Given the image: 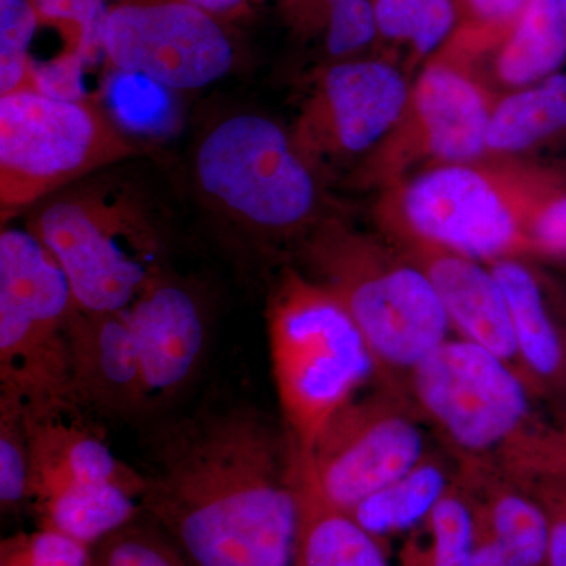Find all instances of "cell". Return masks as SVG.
<instances>
[{"label": "cell", "instance_id": "cell-13", "mask_svg": "<svg viewBox=\"0 0 566 566\" xmlns=\"http://www.w3.org/2000/svg\"><path fill=\"white\" fill-rule=\"evenodd\" d=\"M411 87L390 63L340 62L322 80L297 118L293 139L308 159L359 155L394 132Z\"/></svg>", "mask_w": 566, "mask_h": 566}, {"label": "cell", "instance_id": "cell-36", "mask_svg": "<svg viewBox=\"0 0 566 566\" xmlns=\"http://www.w3.org/2000/svg\"><path fill=\"white\" fill-rule=\"evenodd\" d=\"M471 566H521V564L493 538L475 531Z\"/></svg>", "mask_w": 566, "mask_h": 566}, {"label": "cell", "instance_id": "cell-8", "mask_svg": "<svg viewBox=\"0 0 566 566\" xmlns=\"http://www.w3.org/2000/svg\"><path fill=\"white\" fill-rule=\"evenodd\" d=\"M196 178L212 203L252 230L285 233L312 221L318 188L293 134L259 114H237L200 140Z\"/></svg>", "mask_w": 566, "mask_h": 566}, {"label": "cell", "instance_id": "cell-39", "mask_svg": "<svg viewBox=\"0 0 566 566\" xmlns=\"http://www.w3.org/2000/svg\"><path fill=\"white\" fill-rule=\"evenodd\" d=\"M565 371H566V338H565Z\"/></svg>", "mask_w": 566, "mask_h": 566}, {"label": "cell", "instance_id": "cell-33", "mask_svg": "<svg viewBox=\"0 0 566 566\" xmlns=\"http://www.w3.org/2000/svg\"><path fill=\"white\" fill-rule=\"evenodd\" d=\"M549 520V551L546 566H566V483L528 490Z\"/></svg>", "mask_w": 566, "mask_h": 566}, {"label": "cell", "instance_id": "cell-23", "mask_svg": "<svg viewBox=\"0 0 566 566\" xmlns=\"http://www.w3.org/2000/svg\"><path fill=\"white\" fill-rule=\"evenodd\" d=\"M566 129V73L517 88L495 102L488 126V153H520Z\"/></svg>", "mask_w": 566, "mask_h": 566}, {"label": "cell", "instance_id": "cell-31", "mask_svg": "<svg viewBox=\"0 0 566 566\" xmlns=\"http://www.w3.org/2000/svg\"><path fill=\"white\" fill-rule=\"evenodd\" d=\"M6 562L21 566H91L92 547L55 528L43 527L18 543Z\"/></svg>", "mask_w": 566, "mask_h": 566}, {"label": "cell", "instance_id": "cell-18", "mask_svg": "<svg viewBox=\"0 0 566 566\" xmlns=\"http://www.w3.org/2000/svg\"><path fill=\"white\" fill-rule=\"evenodd\" d=\"M292 479L300 510L294 566H389L381 539L324 497L293 444Z\"/></svg>", "mask_w": 566, "mask_h": 566}, {"label": "cell", "instance_id": "cell-7", "mask_svg": "<svg viewBox=\"0 0 566 566\" xmlns=\"http://www.w3.org/2000/svg\"><path fill=\"white\" fill-rule=\"evenodd\" d=\"M28 229L61 264L76 307L88 314L125 311L164 271L158 233L139 203L123 193L59 197Z\"/></svg>", "mask_w": 566, "mask_h": 566}, {"label": "cell", "instance_id": "cell-5", "mask_svg": "<svg viewBox=\"0 0 566 566\" xmlns=\"http://www.w3.org/2000/svg\"><path fill=\"white\" fill-rule=\"evenodd\" d=\"M76 311L69 279L31 230L0 233V394L25 415L76 409L71 394L69 323Z\"/></svg>", "mask_w": 566, "mask_h": 566}, {"label": "cell", "instance_id": "cell-10", "mask_svg": "<svg viewBox=\"0 0 566 566\" xmlns=\"http://www.w3.org/2000/svg\"><path fill=\"white\" fill-rule=\"evenodd\" d=\"M423 422L406 387L385 382L353 398L301 452L324 497L349 513L430 453Z\"/></svg>", "mask_w": 566, "mask_h": 566}, {"label": "cell", "instance_id": "cell-11", "mask_svg": "<svg viewBox=\"0 0 566 566\" xmlns=\"http://www.w3.org/2000/svg\"><path fill=\"white\" fill-rule=\"evenodd\" d=\"M107 62L169 91H197L234 63L223 21L185 0H117L102 33Z\"/></svg>", "mask_w": 566, "mask_h": 566}, {"label": "cell", "instance_id": "cell-12", "mask_svg": "<svg viewBox=\"0 0 566 566\" xmlns=\"http://www.w3.org/2000/svg\"><path fill=\"white\" fill-rule=\"evenodd\" d=\"M494 99L474 74L455 62L430 63L411 87L408 106L378 145L374 174H400L408 164L475 163L488 153Z\"/></svg>", "mask_w": 566, "mask_h": 566}, {"label": "cell", "instance_id": "cell-29", "mask_svg": "<svg viewBox=\"0 0 566 566\" xmlns=\"http://www.w3.org/2000/svg\"><path fill=\"white\" fill-rule=\"evenodd\" d=\"M40 25H54L92 59L103 51L102 33L109 6L104 0H32Z\"/></svg>", "mask_w": 566, "mask_h": 566}, {"label": "cell", "instance_id": "cell-28", "mask_svg": "<svg viewBox=\"0 0 566 566\" xmlns=\"http://www.w3.org/2000/svg\"><path fill=\"white\" fill-rule=\"evenodd\" d=\"M91 566H189L163 532L129 524L92 547Z\"/></svg>", "mask_w": 566, "mask_h": 566}, {"label": "cell", "instance_id": "cell-15", "mask_svg": "<svg viewBox=\"0 0 566 566\" xmlns=\"http://www.w3.org/2000/svg\"><path fill=\"white\" fill-rule=\"evenodd\" d=\"M66 338L74 405L104 416L145 411L139 354L126 308L88 314L76 307Z\"/></svg>", "mask_w": 566, "mask_h": 566}, {"label": "cell", "instance_id": "cell-25", "mask_svg": "<svg viewBox=\"0 0 566 566\" xmlns=\"http://www.w3.org/2000/svg\"><path fill=\"white\" fill-rule=\"evenodd\" d=\"M379 35L411 43L420 57L438 50L457 22L455 0H374Z\"/></svg>", "mask_w": 566, "mask_h": 566}, {"label": "cell", "instance_id": "cell-16", "mask_svg": "<svg viewBox=\"0 0 566 566\" xmlns=\"http://www.w3.org/2000/svg\"><path fill=\"white\" fill-rule=\"evenodd\" d=\"M403 245L408 259L427 274L460 338L482 346L523 375L505 296L490 266L431 244Z\"/></svg>", "mask_w": 566, "mask_h": 566}, {"label": "cell", "instance_id": "cell-32", "mask_svg": "<svg viewBox=\"0 0 566 566\" xmlns=\"http://www.w3.org/2000/svg\"><path fill=\"white\" fill-rule=\"evenodd\" d=\"M528 240L531 252L566 255V192L554 191L538 208Z\"/></svg>", "mask_w": 566, "mask_h": 566}, {"label": "cell", "instance_id": "cell-34", "mask_svg": "<svg viewBox=\"0 0 566 566\" xmlns=\"http://www.w3.org/2000/svg\"><path fill=\"white\" fill-rule=\"evenodd\" d=\"M461 6L491 35H504L526 9L528 0H460Z\"/></svg>", "mask_w": 566, "mask_h": 566}, {"label": "cell", "instance_id": "cell-4", "mask_svg": "<svg viewBox=\"0 0 566 566\" xmlns=\"http://www.w3.org/2000/svg\"><path fill=\"white\" fill-rule=\"evenodd\" d=\"M315 273L344 304L363 334L376 375L406 378L446 340L450 327L427 274L367 238L324 226L307 245ZM403 387V386H401Z\"/></svg>", "mask_w": 566, "mask_h": 566}, {"label": "cell", "instance_id": "cell-9", "mask_svg": "<svg viewBox=\"0 0 566 566\" xmlns=\"http://www.w3.org/2000/svg\"><path fill=\"white\" fill-rule=\"evenodd\" d=\"M406 390L458 463H491L534 417L524 376L463 338L446 340L417 365Z\"/></svg>", "mask_w": 566, "mask_h": 566}, {"label": "cell", "instance_id": "cell-21", "mask_svg": "<svg viewBox=\"0 0 566 566\" xmlns=\"http://www.w3.org/2000/svg\"><path fill=\"white\" fill-rule=\"evenodd\" d=\"M566 61V29L557 0H528L501 36L494 73L506 87H528L558 73Z\"/></svg>", "mask_w": 566, "mask_h": 566}, {"label": "cell", "instance_id": "cell-3", "mask_svg": "<svg viewBox=\"0 0 566 566\" xmlns=\"http://www.w3.org/2000/svg\"><path fill=\"white\" fill-rule=\"evenodd\" d=\"M271 364L286 434L311 452L327 423L376 375L363 334L322 282L286 274L268 311Z\"/></svg>", "mask_w": 566, "mask_h": 566}, {"label": "cell", "instance_id": "cell-38", "mask_svg": "<svg viewBox=\"0 0 566 566\" xmlns=\"http://www.w3.org/2000/svg\"><path fill=\"white\" fill-rule=\"evenodd\" d=\"M3 566H21V565L10 564V562H3Z\"/></svg>", "mask_w": 566, "mask_h": 566}, {"label": "cell", "instance_id": "cell-37", "mask_svg": "<svg viewBox=\"0 0 566 566\" xmlns=\"http://www.w3.org/2000/svg\"><path fill=\"white\" fill-rule=\"evenodd\" d=\"M558 7H560L562 17H564L565 29H566V0H557Z\"/></svg>", "mask_w": 566, "mask_h": 566}, {"label": "cell", "instance_id": "cell-27", "mask_svg": "<svg viewBox=\"0 0 566 566\" xmlns=\"http://www.w3.org/2000/svg\"><path fill=\"white\" fill-rule=\"evenodd\" d=\"M39 28L32 0H0V95L35 87L32 41Z\"/></svg>", "mask_w": 566, "mask_h": 566}, {"label": "cell", "instance_id": "cell-22", "mask_svg": "<svg viewBox=\"0 0 566 566\" xmlns=\"http://www.w3.org/2000/svg\"><path fill=\"white\" fill-rule=\"evenodd\" d=\"M457 483L449 465L428 453L420 463L360 502L349 515L376 538L420 527Z\"/></svg>", "mask_w": 566, "mask_h": 566}, {"label": "cell", "instance_id": "cell-14", "mask_svg": "<svg viewBox=\"0 0 566 566\" xmlns=\"http://www.w3.org/2000/svg\"><path fill=\"white\" fill-rule=\"evenodd\" d=\"M144 386L145 409L167 403L192 381L207 346L196 293L161 271L126 307Z\"/></svg>", "mask_w": 566, "mask_h": 566}, {"label": "cell", "instance_id": "cell-30", "mask_svg": "<svg viewBox=\"0 0 566 566\" xmlns=\"http://www.w3.org/2000/svg\"><path fill=\"white\" fill-rule=\"evenodd\" d=\"M326 50L333 57H345L368 46L379 35L374 0L338 3L324 21Z\"/></svg>", "mask_w": 566, "mask_h": 566}, {"label": "cell", "instance_id": "cell-2", "mask_svg": "<svg viewBox=\"0 0 566 566\" xmlns=\"http://www.w3.org/2000/svg\"><path fill=\"white\" fill-rule=\"evenodd\" d=\"M556 191L512 164H439L401 181L382 219L401 243H423L479 262L531 252L532 221Z\"/></svg>", "mask_w": 566, "mask_h": 566}, {"label": "cell", "instance_id": "cell-6", "mask_svg": "<svg viewBox=\"0 0 566 566\" xmlns=\"http://www.w3.org/2000/svg\"><path fill=\"white\" fill-rule=\"evenodd\" d=\"M137 153V145L91 98H62L36 87L0 95L2 222Z\"/></svg>", "mask_w": 566, "mask_h": 566}, {"label": "cell", "instance_id": "cell-26", "mask_svg": "<svg viewBox=\"0 0 566 566\" xmlns=\"http://www.w3.org/2000/svg\"><path fill=\"white\" fill-rule=\"evenodd\" d=\"M31 501V439L24 406L0 394V502L14 509Z\"/></svg>", "mask_w": 566, "mask_h": 566}, {"label": "cell", "instance_id": "cell-1", "mask_svg": "<svg viewBox=\"0 0 566 566\" xmlns=\"http://www.w3.org/2000/svg\"><path fill=\"white\" fill-rule=\"evenodd\" d=\"M140 505L189 566H294L292 442L249 409L174 428Z\"/></svg>", "mask_w": 566, "mask_h": 566}, {"label": "cell", "instance_id": "cell-35", "mask_svg": "<svg viewBox=\"0 0 566 566\" xmlns=\"http://www.w3.org/2000/svg\"><path fill=\"white\" fill-rule=\"evenodd\" d=\"M352 0H285V13L294 28L301 31H314L324 28L327 13L338 3Z\"/></svg>", "mask_w": 566, "mask_h": 566}, {"label": "cell", "instance_id": "cell-19", "mask_svg": "<svg viewBox=\"0 0 566 566\" xmlns=\"http://www.w3.org/2000/svg\"><path fill=\"white\" fill-rule=\"evenodd\" d=\"M43 527L55 528L87 546L129 526L142 509L139 495L111 483L55 479L32 486Z\"/></svg>", "mask_w": 566, "mask_h": 566}, {"label": "cell", "instance_id": "cell-17", "mask_svg": "<svg viewBox=\"0 0 566 566\" xmlns=\"http://www.w3.org/2000/svg\"><path fill=\"white\" fill-rule=\"evenodd\" d=\"M74 409L28 417L31 439V490L48 480L111 483L144 493L145 475L134 471L88 428L70 420Z\"/></svg>", "mask_w": 566, "mask_h": 566}, {"label": "cell", "instance_id": "cell-24", "mask_svg": "<svg viewBox=\"0 0 566 566\" xmlns=\"http://www.w3.org/2000/svg\"><path fill=\"white\" fill-rule=\"evenodd\" d=\"M420 527L423 539L409 547L405 566H471L474 515L457 483Z\"/></svg>", "mask_w": 566, "mask_h": 566}, {"label": "cell", "instance_id": "cell-20", "mask_svg": "<svg viewBox=\"0 0 566 566\" xmlns=\"http://www.w3.org/2000/svg\"><path fill=\"white\" fill-rule=\"evenodd\" d=\"M488 266L505 296L524 378L528 385L554 381L565 374V342L535 275L516 259L495 260Z\"/></svg>", "mask_w": 566, "mask_h": 566}]
</instances>
